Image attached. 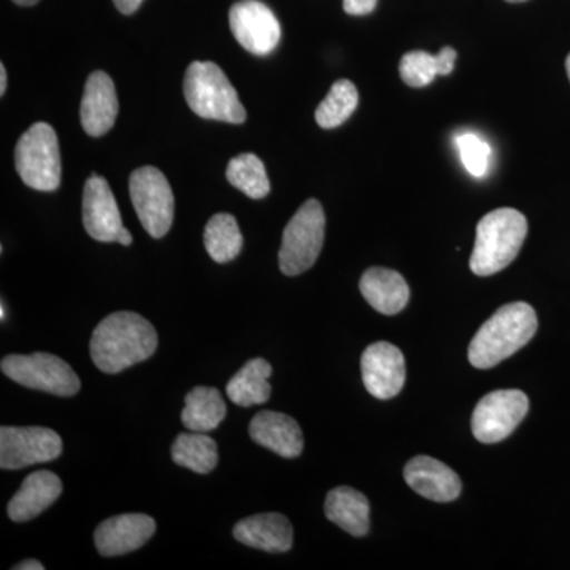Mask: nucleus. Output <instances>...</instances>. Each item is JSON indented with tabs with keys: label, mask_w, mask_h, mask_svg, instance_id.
Wrapping results in <instances>:
<instances>
[{
	"label": "nucleus",
	"mask_w": 570,
	"mask_h": 570,
	"mask_svg": "<svg viewBox=\"0 0 570 570\" xmlns=\"http://www.w3.org/2000/svg\"><path fill=\"white\" fill-rule=\"evenodd\" d=\"M159 337L151 322L140 314L119 311L105 317L94 330L92 362L107 374H118L145 362L156 352Z\"/></svg>",
	"instance_id": "f257e3e1"
},
{
	"label": "nucleus",
	"mask_w": 570,
	"mask_h": 570,
	"mask_svg": "<svg viewBox=\"0 0 570 570\" xmlns=\"http://www.w3.org/2000/svg\"><path fill=\"white\" fill-rule=\"evenodd\" d=\"M538 314L524 302L499 307L485 322L468 348L469 363L479 370H490L527 346L538 332Z\"/></svg>",
	"instance_id": "f03ea898"
},
{
	"label": "nucleus",
	"mask_w": 570,
	"mask_h": 570,
	"mask_svg": "<svg viewBox=\"0 0 570 570\" xmlns=\"http://www.w3.org/2000/svg\"><path fill=\"white\" fill-rule=\"evenodd\" d=\"M528 236L524 214L513 208L494 209L483 216L475 230L471 272L478 276H491L512 264Z\"/></svg>",
	"instance_id": "7ed1b4c3"
},
{
	"label": "nucleus",
	"mask_w": 570,
	"mask_h": 570,
	"mask_svg": "<svg viewBox=\"0 0 570 570\" xmlns=\"http://www.w3.org/2000/svg\"><path fill=\"white\" fill-rule=\"evenodd\" d=\"M184 97L195 115L213 121L243 124L246 110L217 63L193 62L184 77Z\"/></svg>",
	"instance_id": "20e7f679"
},
{
	"label": "nucleus",
	"mask_w": 570,
	"mask_h": 570,
	"mask_svg": "<svg viewBox=\"0 0 570 570\" xmlns=\"http://www.w3.org/2000/svg\"><path fill=\"white\" fill-rule=\"evenodd\" d=\"M14 165L26 186L52 193L61 186V153L58 135L47 122L29 127L14 148Z\"/></svg>",
	"instance_id": "39448f33"
},
{
	"label": "nucleus",
	"mask_w": 570,
	"mask_h": 570,
	"mask_svg": "<svg viewBox=\"0 0 570 570\" xmlns=\"http://www.w3.org/2000/svg\"><path fill=\"white\" fill-rule=\"evenodd\" d=\"M325 242V213L317 200L311 198L295 213L284 228L279 249V268L285 276L307 272L321 255Z\"/></svg>",
	"instance_id": "423d86ee"
},
{
	"label": "nucleus",
	"mask_w": 570,
	"mask_h": 570,
	"mask_svg": "<svg viewBox=\"0 0 570 570\" xmlns=\"http://www.w3.org/2000/svg\"><path fill=\"white\" fill-rule=\"evenodd\" d=\"M2 373L11 381L32 390L58 396H73L80 392V379L69 363L59 356L37 352L32 355H7Z\"/></svg>",
	"instance_id": "0eeeda50"
},
{
	"label": "nucleus",
	"mask_w": 570,
	"mask_h": 570,
	"mask_svg": "<svg viewBox=\"0 0 570 570\" xmlns=\"http://www.w3.org/2000/svg\"><path fill=\"white\" fill-rule=\"evenodd\" d=\"M130 200L138 219L153 238H163L174 224L175 197L170 183L156 167L137 168L130 175Z\"/></svg>",
	"instance_id": "6e6552de"
},
{
	"label": "nucleus",
	"mask_w": 570,
	"mask_h": 570,
	"mask_svg": "<svg viewBox=\"0 0 570 570\" xmlns=\"http://www.w3.org/2000/svg\"><path fill=\"white\" fill-rule=\"evenodd\" d=\"M530 411L521 390H497L479 401L472 414V434L482 444H497L519 428Z\"/></svg>",
	"instance_id": "1a4fd4ad"
},
{
	"label": "nucleus",
	"mask_w": 570,
	"mask_h": 570,
	"mask_svg": "<svg viewBox=\"0 0 570 570\" xmlns=\"http://www.w3.org/2000/svg\"><path fill=\"white\" fill-rule=\"evenodd\" d=\"M62 453V439L43 426L0 428V466L17 471L32 464L48 463Z\"/></svg>",
	"instance_id": "9d476101"
},
{
	"label": "nucleus",
	"mask_w": 570,
	"mask_h": 570,
	"mask_svg": "<svg viewBox=\"0 0 570 570\" xmlns=\"http://www.w3.org/2000/svg\"><path fill=\"white\" fill-rule=\"evenodd\" d=\"M228 20L236 41L255 56L269 55L279 45V21L261 0L236 2Z\"/></svg>",
	"instance_id": "9b49d317"
},
{
	"label": "nucleus",
	"mask_w": 570,
	"mask_h": 570,
	"mask_svg": "<svg viewBox=\"0 0 570 570\" xmlns=\"http://www.w3.org/2000/svg\"><path fill=\"white\" fill-rule=\"evenodd\" d=\"M363 384L377 400L396 396L406 382V362L403 352L393 344L379 341L362 355Z\"/></svg>",
	"instance_id": "f8f14e48"
},
{
	"label": "nucleus",
	"mask_w": 570,
	"mask_h": 570,
	"mask_svg": "<svg viewBox=\"0 0 570 570\" xmlns=\"http://www.w3.org/2000/svg\"><path fill=\"white\" fill-rule=\"evenodd\" d=\"M82 224L96 242H118V236L124 228L122 217L111 187L102 176L92 175L85 184Z\"/></svg>",
	"instance_id": "ddd939ff"
},
{
	"label": "nucleus",
	"mask_w": 570,
	"mask_h": 570,
	"mask_svg": "<svg viewBox=\"0 0 570 570\" xmlns=\"http://www.w3.org/2000/svg\"><path fill=\"white\" fill-rule=\"evenodd\" d=\"M156 532V521L142 513L111 517L94 532V543L102 557H119L141 549Z\"/></svg>",
	"instance_id": "4468645a"
},
{
	"label": "nucleus",
	"mask_w": 570,
	"mask_h": 570,
	"mask_svg": "<svg viewBox=\"0 0 570 570\" xmlns=\"http://www.w3.org/2000/svg\"><path fill=\"white\" fill-rule=\"evenodd\" d=\"M119 102L115 82L105 71H94L86 81L80 118L82 129L91 137L110 132L118 118Z\"/></svg>",
	"instance_id": "2eb2a0df"
},
{
	"label": "nucleus",
	"mask_w": 570,
	"mask_h": 570,
	"mask_svg": "<svg viewBox=\"0 0 570 570\" xmlns=\"http://www.w3.org/2000/svg\"><path fill=\"white\" fill-rule=\"evenodd\" d=\"M404 480L420 497L434 502L455 501L461 494V480L453 469L431 456L420 455L404 468Z\"/></svg>",
	"instance_id": "dca6fc26"
},
{
	"label": "nucleus",
	"mask_w": 570,
	"mask_h": 570,
	"mask_svg": "<svg viewBox=\"0 0 570 570\" xmlns=\"http://www.w3.org/2000/svg\"><path fill=\"white\" fill-rule=\"evenodd\" d=\"M249 434L262 448L272 450L284 459H296L302 455L303 431L296 420L281 412L262 411L253 419Z\"/></svg>",
	"instance_id": "f3484780"
},
{
	"label": "nucleus",
	"mask_w": 570,
	"mask_h": 570,
	"mask_svg": "<svg viewBox=\"0 0 570 570\" xmlns=\"http://www.w3.org/2000/svg\"><path fill=\"white\" fill-rule=\"evenodd\" d=\"M234 535L238 542L268 553H285L294 543L291 521L276 512L247 517L235 524Z\"/></svg>",
	"instance_id": "a211bd4d"
},
{
	"label": "nucleus",
	"mask_w": 570,
	"mask_h": 570,
	"mask_svg": "<svg viewBox=\"0 0 570 570\" xmlns=\"http://www.w3.org/2000/svg\"><path fill=\"white\" fill-rule=\"evenodd\" d=\"M62 493V482L51 471H37L29 474L21 489L11 498L9 517L17 523H24L39 517L43 510L58 501Z\"/></svg>",
	"instance_id": "6ab92c4d"
},
{
	"label": "nucleus",
	"mask_w": 570,
	"mask_h": 570,
	"mask_svg": "<svg viewBox=\"0 0 570 570\" xmlns=\"http://www.w3.org/2000/svg\"><path fill=\"white\" fill-rule=\"evenodd\" d=\"M360 292L377 313L385 316L401 313L407 306L411 296L406 279L400 273L381 266H374L363 273Z\"/></svg>",
	"instance_id": "aec40b11"
},
{
	"label": "nucleus",
	"mask_w": 570,
	"mask_h": 570,
	"mask_svg": "<svg viewBox=\"0 0 570 570\" xmlns=\"http://www.w3.org/2000/svg\"><path fill=\"white\" fill-rule=\"evenodd\" d=\"M325 515L355 538H363L370 531V501L351 487H337L326 494Z\"/></svg>",
	"instance_id": "412c9836"
},
{
	"label": "nucleus",
	"mask_w": 570,
	"mask_h": 570,
	"mask_svg": "<svg viewBox=\"0 0 570 570\" xmlns=\"http://www.w3.org/2000/svg\"><path fill=\"white\" fill-rule=\"evenodd\" d=\"M273 367L264 358L249 360L227 384V396L242 407L264 404L272 396Z\"/></svg>",
	"instance_id": "4be33fe9"
},
{
	"label": "nucleus",
	"mask_w": 570,
	"mask_h": 570,
	"mask_svg": "<svg viewBox=\"0 0 570 570\" xmlns=\"http://www.w3.org/2000/svg\"><path fill=\"white\" fill-rule=\"evenodd\" d=\"M225 414H227V406L219 390L195 387L187 393L181 420L187 430L208 433L223 423Z\"/></svg>",
	"instance_id": "5701e85b"
},
{
	"label": "nucleus",
	"mask_w": 570,
	"mask_h": 570,
	"mask_svg": "<svg viewBox=\"0 0 570 570\" xmlns=\"http://www.w3.org/2000/svg\"><path fill=\"white\" fill-rule=\"evenodd\" d=\"M206 253L217 264H227L242 253L243 235L232 214H214L205 227Z\"/></svg>",
	"instance_id": "b1692460"
},
{
	"label": "nucleus",
	"mask_w": 570,
	"mask_h": 570,
	"mask_svg": "<svg viewBox=\"0 0 570 570\" xmlns=\"http://www.w3.org/2000/svg\"><path fill=\"white\" fill-rule=\"evenodd\" d=\"M171 459L178 466L190 469L197 474H208L217 466V444L205 433H183L171 448Z\"/></svg>",
	"instance_id": "393cba45"
},
{
	"label": "nucleus",
	"mask_w": 570,
	"mask_h": 570,
	"mask_svg": "<svg viewBox=\"0 0 570 570\" xmlns=\"http://www.w3.org/2000/svg\"><path fill=\"white\" fill-rule=\"evenodd\" d=\"M228 183L247 197L261 200L269 194V179L265 165L255 154H239L227 165Z\"/></svg>",
	"instance_id": "a878e982"
},
{
	"label": "nucleus",
	"mask_w": 570,
	"mask_h": 570,
	"mask_svg": "<svg viewBox=\"0 0 570 570\" xmlns=\"http://www.w3.org/2000/svg\"><path fill=\"white\" fill-rule=\"evenodd\" d=\"M358 105V91L348 80H337L330 89L328 96L316 110V121L322 129H335L351 118Z\"/></svg>",
	"instance_id": "bb28decb"
},
{
	"label": "nucleus",
	"mask_w": 570,
	"mask_h": 570,
	"mask_svg": "<svg viewBox=\"0 0 570 570\" xmlns=\"http://www.w3.org/2000/svg\"><path fill=\"white\" fill-rule=\"evenodd\" d=\"M401 80L411 88H425L436 77H441L438 55H430L426 51L406 52L400 62Z\"/></svg>",
	"instance_id": "cd10ccee"
},
{
	"label": "nucleus",
	"mask_w": 570,
	"mask_h": 570,
	"mask_svg": "<svg viewBox=\"0 0 570 570\" xmlns=\"http://www.w3.org/2000/svg\"><path fill=\"white\" fill-rule=\"evenodd\" d=\"M456 148H459L461 163L466 168L468 174L474 178H483L489 174L491 160V146L479 137L478 134H461L455 138Z\"/></svg>",
	"instance_id": "c85d7f7f"
},
{
	"label": "nucleus",
	"mask_w": 570,
	"mask_h": 570,
	"mask_svg": "<svg viewBox=\"0 0 570 570\" xmlns=\"http://www.w3.org/2000/svg\"><path fill=\"white\" fill-rule=\"evenodd\" d=\"M377 0H343L344 11L352 17H365L376 9Z\"/></svg>",
	"instance_id": "c756f323"
},
{
	"label": "nucleus",
	"mask_w": 570,
	"mask_h": 570,
	"mask_svg": "<svg viewBox=\"0 0 570 570\" xmlns=\"http://www.w3.org/2000/svg\"><path fill=\"white\" fill-rule=\"evenodd\" d=\"M439 67H441V77L452 73L455 69L456 51L452 47H444L438 52Z\"/></svg>",
	"instance_id": "7c9ffc66"
},
{
	"label": "nucleus",
	"mask_w": 570,
	"mask_h": 570,
	"mask_svg": "<svg viewBox=\"0 0 570 570\" xmlns=\"http://www.w3.org/2000/svg\"><path fill=\"white\" fill-rule=\"evenodd\" d=\"M112 2L122 14H132L140 9L142 0H112Z\"/></svg>",
	"instance_id": "2f4dec72"
},
{
	"label": "nucleus",
	"mask_w": 570,
	"mask_h": 570,
	"mask_svg": "<svg viewBox=\"0 0 570 570\" xmlns=\"http://www.w3.org/2000/svg\"><path fill=\"white\" fill-rule=\"evenodd\" d=\"M13 570H43L45 566L40 561L26 560L21 561L20 564L13 566Z\"/></svg>",
	"instance_id": "473e14b6"
},
{
	"label": "nucleus",
	"mask_w": 570,
	"mask_h": 570,
	"mask_svg": "<svg viewBox=\"0 0 570 570\" xmlns=\"http://www.w3.org/2000/svg\"><path fill=\"white\" fill-rule=\"evenodd\" d=\"M132 242H134L132 235H130V232L127 230L126 227H124L121 230V234H119V236H118V242H116V243H119V245H122V246H130V245H132Z\"/></svg>",
	"instance_id": "72a5a7b5"
},
{
	"label": "nucleus",
	"mask_w": 570,
	"mask_h": 570,
	"mask_svg": "<svg viewBox=\"0 0 570 570\" xmlns=\"http://www.w3.org/2000/svg\"><path fill=\"white\" fill-rule=\"evenodd\" d=\"M7 91V69L3 63H0V96Z\"/></svg>",
	"instance_id": "f704fd0d"
},
{
	"label": "nucleus",
	"mask_w": 570,
	"mask_h": 570,
	"mask_svg": "<svg viewBox=\"0 0 570 570\" xmlns=\"http://www.w3.org/2000/svg\"><path fill=\"white\" fill-rule=\"evenodd\" d=\"M13 2L21 7H32L36 6V3H39L40 0H13Z\"/></svg>",
	"instance_id": "c9c22d12"
},
{
	"label": "nucleus",
	"mask_w": 570,
	"mask_h": 570,
	"mask_svg": "<svg viewBox=\"0 0 570 570\" xmlns=\"http://www.w3.org/2000/svg\"><path fill=\"white\" fill-rule=\"evenodd\" d=\"M6 316H7L6 305H3V302H2V306H0V318H2V321H6Z\"/></svg>",
	"instance_id": "e433bc0d"
},
{
	"label": "nucleus",
	"mask_w": 570,
	"mask_h": 570,
	"mask_svg": "<svg viewBox=\"0 0 570 570\" xmlns=\"http://www.w3.org/2000/svg\"><path fill=\"white\" fill-rule=\"evenodd\" d=\"M566 70H568L569 80H570V55L568 56V59H566Z\"/></svg>",
	"instance_id": "4c0bfd02"
},
{
	"label": "nucleus",
	"mask_w": 570,
	"mask_h": 570,
	"mask_svg": "<svg viewBox=\"0 0 570 570\" xmlns=\"http://www.w3.org/2000/svg\"><path fill=\"white\" fill-rule=\"evenodd\" d=\"M505 2H509V3H520V2H527V0H505Z\"/></svg>",
	"instance_id": "58836bf2"
}]
</instances>
